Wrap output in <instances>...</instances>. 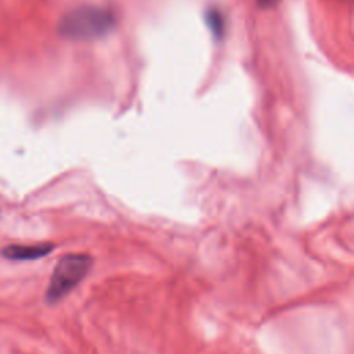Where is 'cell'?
<instances>
[{
    "label": "cell",
    "instance_id": "6da1fadb",
    "mask_svg": "<svg viewBox=\"0 0 354 354\" xmlns=\"http://www.w3.org/2000/svg\"><path fill=\"white\" fill-rule=\"evenodd\" d=\"M113 11L95 4H84L66 11L58 21L57 32L69 41H93L108 36L116 26Z\"/></svg>",
    "mask_w": 354,
    "mask_h": 354
},
{
    "label": "cell",
    "instance_id": "7a4b0ae2",
    "mask_svg": "<svg viewBox=\"0 0 354 354\" xmlns=\"http://www.w3.org/2000/svg\"><path fill=\"white\" fill-rule=\"evenodd\" d=\"M91 266L93 259L86 253H68L61 256L54 266L46 289V303L54 304L62 300L87 277Z\"/></svg>",
    "mask_w": 354,
    "mask_h": 354
},
{
    "label": "cell",
    "instance_id": "3957f363",
    "mask_svg": "<svg viewBox=\"0 0 354 354\" xmlns=\"http://www.w3.org/2000/svg\"><path fill=\"white\" fill-rule=\"evenodd\" d=\"M54 243L51 242H41L35 245H8L3 249V256L10 260H37L54 250Z\"/></svg>",
    "mask_w": 354,
    "mask_h": 354
},
{
    "label": "cell",
    "instance_id": "277c9868",
    "mask_svg": "<svg viewBox=\"0 0 354 354\" xmlns=\"http://www.w3.org/2000/svg\"><path fill=\"white\" fill-rule=\"evenodd\" d=\"M205 21H206V25H207L213 39L220 40L224 35V30H225V19H224L223 12L218 8L212 7L206 11Z\"/></svg>",
    "mask_w": 354,
    "mask_h": 354
},
{
    "label": "cell",
    "instance_id": "5b68a950",
    "mask_svg": "<svg viewBox=\"0 0 354 354\" xmlns=\"http://www.w3.org/2000/svg\"><path fill=\"white\" fill-rule=\"evenodd\" d=\"M256 1L259 3V6H261V7L267 8V7H272V6H275L278 0H256Z\"/></svg>",
    "mask_w": 354,
    "mask_h": 354
}]
</instances>
